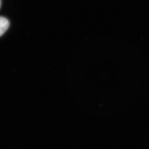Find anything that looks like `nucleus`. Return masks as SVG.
Here are the masks:
<instances>
[{
  "label": "nucleus",
  "instance_id": "f03ea898",
  "mask_svg": "<svg viewBox=\"0 0 149 149\" xmlns=\"http://www.w3.org/2000/svg\"><path fill=\"white\" fill-rule=\"evenodd\" d=\"M1 0H0V7H1Z\"/></svg>",
  "mask_w": 149,
  "mask_h": 149
},
{
  "label": "nucleus",
  "instance_id": "f257e3e1",
  "mask_svg": "<svg viewBox=\"0 0 149 149\" xmlns=\"http://www.w3.org/2000/svg\"><path fill=\"white\" fill-rule=\"evenodd\" d=\"M9 27V20L6 17L0 16V37L7 30Z\"/></svg>",
  "mask_w": 149,
  "mask_h": 149
}]
</instances>
